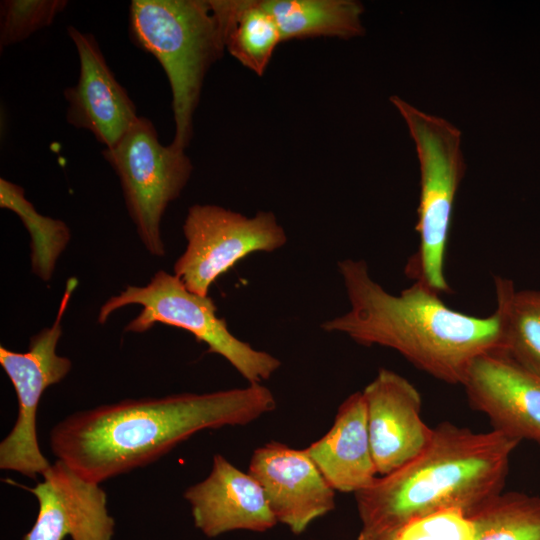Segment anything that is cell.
<instances>
[{
    "label": "cell",
    "mask_w": 540,
    "mask_h": 540,
    "mask_svg": "<svg viewBox=\"0 0 540 540\" xmlns=\"http://www.w3.org/2000/svg\"><path fill=\"white\" fill-rule=\"evenodd\" d=\"M275 408L261 383L125 399L67 416L52 428L50 448L80 476L102 483L153 463L197 432L244 426Z\"/></svg>",
    "instance_id": "1"
},
{
    "label": "cell",
    "mask_w": 540,
    "mask_h": 540,
    "mask_svg": "<svg viewBox=\"0 0 540 540\" xmlns=\"http://www.w3.org/2000/svg\"><path fill=\"white\" fill-rule=\"evenodd\" d=\"M350 309L321 324L358 344L399 352L417 368L461 384L472 361L501 349L499 315L476 317L448 307L421 281L394 295L372 279L364 260L338 262Z\"/></svg>",
    "instance_id": "2"
},
{
    "label": "cell",
    "mask_w": 540,
    "mask_h": 540,
    "mask_svg": "<svg viewBox=\"0 0 540 540\" xmlns=\"http://www.w3.org/2000/svg\"><path fill=\"white\" fill-rule=\"evenodd\" d=\"M519 442L494 429L439 424L417 457L355 493L358 540H395L411 521L442 510L472 515L502 492Z\"/></svg>",
    "instance_id": "3"
},
{
    "label": "cell",
    "mask_w": 540,
    "mask_h": 540,
    "mask_svg": "<svg viewBox=\"0 0 540 540\" xmlns=\"http://www.w3.org/2000/svg\"><path fill=\"white\" fill-rule=\"evenodd\" d=\"M129 30L166 73L175 123L171 145L185 150L205 76L226 50L221 23L210 0H133Z\"/></svg>",
    "instance_id": "4"
},
{
    "label": "cell",
    "mask_w": 540,
    "mask_h": 540,
    "mask_svg": "<svg viewBox=\"0 0 540 540\" xmlns=\"http://www.w3.org/2000/svg\"><path fill=\"white\" fill-rule=\"evenodd\" d=\"M390 102L404 119L420 168L416 231L419 246L405 267L409 278L438 294L450 291L444 263L454 203L465 173L461 131L444 118L428 114L399 96Z\"/></svg>",
    "instance_id": "5"
},
{
    "label": "cell",
    "mask_w": 540,
    "mask_h": 540,
    "mask_svg": "<svg viewBox=\"0 0 540 540\" xmlns=\"http://www.w3.org/2000/svg\"><path fill=\"white\" fill-rule=\"evenodd\" d=\"M128 305H140L142 310L125 326V332L144 333L158 323L183 329L205 343L207 352L226 359L249 384L268 380L281 366L275 356L235 337L226 320L217 316L209 296L191 292L177 276L164 270L143 286L128 285L111 296L99 309L98 323L104 324L113 312Z\"/></svg>",
    "instance_id": "6"
},
{
    "label": "cell",
    "mask_w": 540,
    "mask_h": 540,
    "mask_svg": "<svg viewBox=\"0 0 540 540\" xmlns=\"http://www.w3.org/2000/svg\"><path fill=\"white\" fill-rule=\"evenodd\" d=\"M102 155L119 178L128 214L145 249L152 256H165L161 221L189 182L190 158L185 150L162 145L153 123L142 116Z\"/></svg>",
    "instance_id": "7"
},
{
    "label": "cell",
    "mask_w": 540,
    "mask_h": 540,
    "mask_svg": "<svg viewBox=\"0 0 540 540\" xmlns=\"http://www.w3.org/2000/svg\"><path fill=\"white\" fill-rule=\"evenodd\" d=\"M183 233L184 252L173 266L188 290L208 296L212 284L239 261L256 252H274L287 234L271 211L248 217L215 204L189 207Z\"/></svg>",
    "instance_id": "8"
},
{
    "label": "cell",
    "mask_w": 540,
    "mask_h": 540,
    "mask_svg": "<svg viewBox=\"0 0 540 540\" xmlns=\"http://www.w3.org/2000/svg\"><path fill=\"white\" fill-rule=\"evenodd\" d=\"M78 280H67L53 324L30 338L26 352L0 346V364L10 379L18 401L14 426L0 443V468L35 479L51 463L43 455L37 436V411L46 389L60 383L70 372L72 362L56 352L62 335V319Z\"/></svg>",
    "instance_id": "9"
},
{
    "label": "cell",
    "mask_w": 540,
    "mask_h": 540,
    "mask_svg": "<svg viewBox=\"0 0 540 540\" xmlns=\"http://www.w3.org/2000/svg\"><path fill=\"white\" fill-rule=\"evenodd\" d=\"M33 487H22L38 501V514L22 540H112L114 518L100 483L87 480L61 460L55 461Z\"/></svg>",
    "instance_id": "10"
},
{
    "label": "cell",
    "mask_w": 540,
    "mask_h": 540,
    "mask_svg": "<svg viewBox=\"0 0 540 540\" xmlns=\"http://www.w3.org/2000/svg\"><path fill=\"white\" fill-rule=\"evenodd\" d=\"M277 522L294 534L335 508V490L304 449L271 441L254 450L248 468Z\"/></svg>",
    "instance_id": "11"
},
{
    "label": "cell",
    "mask_w": 540,
    "mask_h": 540,
    "mask_svg": "<svg viewBox=\"0 0 540 540\" xmlns=\"http://www.w3.org/2000/svg\"><path fill=\"white\" fill-rule=\"evenodd\" d=\"M362 393L373 459L378 474L386 475L417 457L433 429L421 419L418 390L398 373L381 368Z\"/></svg>",
    "instance_id": "12"
},
{
    "label": "cell",
    "mask_w": 540,
    "mask_h": 540,
    "mask_svg": "<svg viewBox=\"0 0 540 540\" xmlns=\"http://www.w3.org/2000/svg\"><path fill=\"white\" fill-rule=\"evenodd\" d=\"M67 32L77 50V83L64 91L67 122L91 132L105 148L115 146L140 116L125 88L117 81L92 34L73 26Z\"/></svg>",
    "instance_id": "13"
},
{
    "label": "cell",
    "mask_w": 540,
    "mask_h": 540,
    "mask_svg": "<svg viewBox=\"0 0 540 540\" xmlns=\"http://www.w3.org/2000/svg\"><path fill=\"white\" fill-rule=\"evenodd\" d=\"M462 385L472 407L488 416L494 430L540 444L539 377L494 350L472 361Z\"/></svg>",
    "instance_id": "14"
},
{
    "label": "cell",
    "mask_w": 540,
    "mask_h": 540,
    "mask_svg": "<svg viewBox=\"0 0 540 540\" xmlns=\"http://www.w3.org/2000/svg\"><path fill=\"white\" fill-rule=\"evenodd\" d=\"M183 496L195 527L210 538L234 530L264 532L278 523L258 481L221 454L214 455L209 475Z\"/></svg>",
    "instance_id": "15"
},
{
    "label": "cell",
    "mask_w": 540,
    "mask_h": 540,
    "mask_svg": "<svg viewBox=\"0 0 540 540\" xmlns=\"http://www.w3.org/2000/svg\"><path fill=\"white\" fill-rule=\"evenodd\" d=\"M304 450L335 491L355 494L375 481L378 472L362 391L342 402L328 432Z\"/></svg>",
    "instance_id": "16"
},
{
    "label": "cell",
    "mask_w": 540,
    "mask_h": 540,
    "mask_svg": "<svg viewBox=\"0 0 540 540\" xmlns=\"http://www.w3.org/2000/svg\"><path fill=\"white\" fill-rule=\"evenodd\" d=\"M223 33L225 49L245 68L263 76L277 46L279 28L260 0H210Z\"/></svg>",
    "instance_id": "17"
},
{
    "label": "cell",
    "mask_w": 540,
    "mask_h": 540,
    "mask_svg": "<svg viewBox=\"0 0 540 540\" xmlns=\"http://www.w3.org/2000/svg\"><path fill=\"white\" fill-rule=\"evenodd\" d=\"M282 41L315 37L351 39L364 34L363 5L354 0H260Z\"/></svg>",
    "instance_id": "18"
},
{
    "label": "cell",
    "mask_w": 540,
    "mask_h": 540,
    "mask_svg": "<svg viewBox=\"0 0 540 540\" xmlns=\"http://www.w3.org/2000/svg\"><path fill=\"white\" fill-rule=\"evenodd\" d=\"M494 281L500 351L540 378V291L516 290L513 282L504 277L496 276Z\"/></svg>",
    "instance_id": "19"
},
{
    "label": "cell",
    "mask_w": 540,
    "mask_h": 540,
    "mask_svg": "<svg viewBox=\"0 0 540 540\" xmlns=\"http://www.w3.org/2000/svg\"><path fill=\"white\" fill-rule=\"evenodd\" d=\"M0 206L15 212L31 236V267L43 281H49L58 258L67 247L71 234L62 220L41 215L25 198L22 187L0 179Z\"/></svg>",
    "instance_id": "20"
},
{
    "label": "cell",
    "mask_w": 540,
    "mask_h": 540,
    "mask_svg": "<svg viewBox=\"0 0 540 540\" xmlns=\"http://www.w3.org/2000/svg\"><path fill=\"white\" fill-rule=\"evenodd\" d=\"M472 540H540V497L500 493L472 515Z\"/></svg>",
    "instance_id": "21"
},
{
    "label": "cell",
    "mask_w": 540,
    "mask_h": 540,
    "mask_svg": "<svg viewBox=\"0 0 540 540\" xmlns=\"http://www.w3.org/2000/svg\"><path fill=\"white\" fill-rule=\"evenodd\" d=\"M68 5L65 0H4L0 4L1 50L49 26Z\"/></svg>",
    "instance_id": "22"
},
{
    "label": "cell",
    "mask_w": 540,
    "mask_h": 540,
    "mask_svg": "<svg viewBox=\"0 0 540 540\" xmlns=\"http://www.w3.org/2000/svg\"><path fill=\"white\" fill-rule=\"evenodd\" d=\"M473 524L459 509L442 510L408 523L395 540H472Z\"/></svg>",
    "instance_id": "23"
}]
</instances>
